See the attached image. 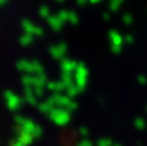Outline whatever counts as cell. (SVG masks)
<instances>
[{"label":"cell","instance_id":"cell-3","mask_svg":"<svg viewBox=\"0 0 147 146\" xmlns=\"http://www.w3.org/2000/svg\"><path fill=\"white\" fill-rule=\"evenodd\" d=\"M8 3V0H0V7H3V5H5Z\"/></svg>","mask_w":147,"mask_h":146},{"label":"cell","instance_id":"cell-1","mask_svg":"<svg viewBox=\"0 0 147 146\" xmlns=\"http://www.w3.org/2000/svg\"><path fill=\"white\" fill-rule=\"evenodd\" d=\"M4 100H5V103H7L8 109H10V110H16V109H18V106H20V101H21L20 97H18L17 95H14L12 91H5Z\"/></svg>","mask_w":147,"mask_h":146},{"label":"cell","instance_id":"cell-2","mask_svg":"<svg viewBox=\"0 0 147 146\" xmlns=\"http://www.w3.org/2000/svg\"><path fill=\"white\" fill-rule=\"evenodd\" d=\"M20 43L22 44V45H28V44L31 43V36L30 35H23L22 38L20 39Z\"/></svg>","mask_w":147,"mask_h":146}]
</instances>
